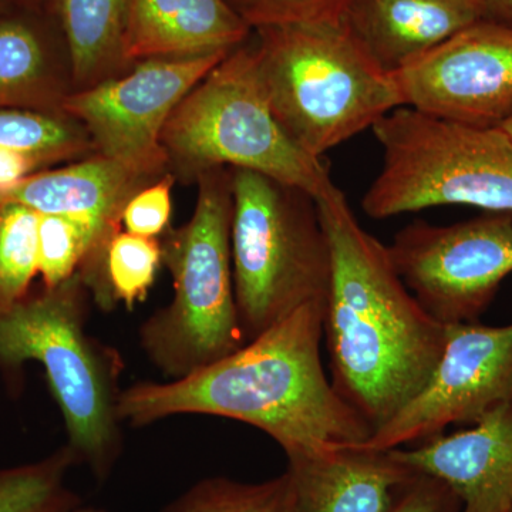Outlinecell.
Listing matches in <instances>:
<instances>
[{
	"label": "cell",
	"mask_w": 512,
	"mask_h": 512,
	"mask_svg": "<svg viewBox=\"0 0 512 512\" xmlns=\"http://www.w3.org/2000/svg\"><path fill=\"white\" fill-rule=\"evenodd\" d=\"M168 173L183 183L218 168L255 171L318 198L335 187L329 165L303 151L269 106L252 35L191 90L165 124Z\"/></svg>",
	"instance_id": "5"
},
{
	"label": "cell",
	"mask_w": 512,
	"mask_h": 512,
	"mask_svg": "<svg viewBox=\"0 0 512 512\" xmlns=\"http://www.w3.org/2000/svg\"><path fill=\"white\" fill-rule=\"evenodd\" d=\"M316 202L332 251L323 322L330 382L375 433L429 383L447 326L421 308L345 192L335 185Z\"/></svg>",
	"instance_id": "2"
},
{
	"label": "cell",
	"mask_w": 512,
	"mask_h": 512,
	"mask_svg": "<svg viewBox=\"0 0 512 512\" xmlns=\"http://www.w3.org/2000/svg\"><path fill=\"white\" fill-rule=\"evenodd\" d=\"M480 19L483 0H350L342 23L393 74Z\"/></svg>",
	"instance_id": "15"
},
{
	"label": "cell",
	"mask_w": 512,
	"mask_h": 512,
	"mask_svg": "<svg viewBox=\"0 0 512 512\" xmlns=\"http://www.w3.org/2000/svg\"><path fill=\"white\" fill-rule=\"evenodd\" d=\"M160 512H295L291 474L285 471L261 483L202 478Z\"/></svg>",
	"instance_id": "23"
},
{
	"label": "cell",
	"mask_w": 512,
	"mask_h": 512,
	"mask_svg": "<svg viewBox=\"0 0 512 512\" xmlns=\"http://www.w3.org/2000/svg\"><path fill=\"white\" fill-rule=\"evenodd\" d=\"M69 512H109V511L103 510V508L82 507V505H80V507L74 508V510L69 511Z\"/></svg>",
	"instance_id": "31"
},
{
	"label": "cell",
	"mask_w": 512,
	"mask_h": 512,
	"mask_svg": "<svg viewBox=\"0 0 512 512\" xmlns=\"http://www.w3.org/2000/svg\"><path fill=\"white\" fill-rule=\"evenodd\" d=\"M511 399L512 323L448 325L443 355L426 387L356 447L386 451L424 443L453 424L477 423Z\"/></svg>",
	"instance_id": "11"
},
{
	"label": "cell",
	"mask_w": 512,
	"mask_h": 512,
	"mask_svg": "<svg viewBox=\"0 0 512 512\" xmlns=\"http://www.w3.org/2000/svg\"><path fill=\"white\" fill-rule=\"evenodd\" d=\"M153 181L126 165L94 153L64 167L47 168L30 175L2 202H16L37 214L63 215L89 225L100 248L99 264L84 281V286L89 288L110 238L123 229L121 215L128 200Z\"/></svg>",
	"instance_id": "14"
},
{
	"label": "cell",
	"mask_w": 512,
	"mask_h": 512,
	"mask_svg": "<svg viewBox=\"0 0 512 512\" xmlns=\"http://www.w3.org/2000/svg\"><path fill=\"white\" fill-rule=\"evenodd\" d=\"M498 128H501V130H503L504 133L507 134V136L510 137L512 140V119L508 120L507 123L503 124V126Z\"/></svg>",
	"instance_id": "32"
},
{
	"label": "cell",
	"mask_w": 512,
	"mask_h": 512,
	"mask_svg": "<svg viewBox=\"0 0 512 512\" xmlns=\"http://www.w3.org/2000/svg\"><path fill=\"white\" fill-rule=\"evenodd\" d=\"M252 35L225 0H130L124 60L178 59L231 52Z\"/></svg>",
	"instance_id": "17"
},
{
	"label": "cell",
	"mask_w": 512,
	"mask_h": 512,
	"mask_svg": "<svg viewBox=\"0 0 512 512\" xmlns=\"http://www.w3.org/2000/svg\"><path fill=\"white\" fill-rule=\"evenodd\" d=\"M0 148L36 158L46 168L94 154L86 128L63 111L0 109Z\"/></svg>",
	"instance_id": "21"
},
{
	"label": "cell",
	"mask_w": 512,
	"mask_h": 512,
	"mask_svg": "<svg viewBox=\"0 0 512 512\" xmlns=\"http://www.w3.org/2000/svg\"><path fill=\"white\" fill-rule=\"evenodd\" d=\"M69 60L73 92L127 69L124 33L130 0H52Z\"/></svg>",
	"instance_id": "19"
},
{
	"label": "cell",
	"mask_w": 512,
	"mask_h": 512,
	"mask_svg": "<svg viewBox=\"0 0 512 512\" xmlns=\"http://www.w3.org/2000/svg\"><path fill=\"white\" fill-rule=\"evenodd\" d=\"M249 29L342 22L350 0H225Z\"/></svg>",
	"instance_id": "26"
},
{
	"label": "cell",
	"mask_w": 512,
	"mask_h": 512,
	"mask_svg": "<svg viewBox=\"0 0 512 512\" xmlns=\"http://www.w3.org/2000/svg\"><path fill=\"white\" fill-rule=\"evenodd\" d=\"M47 170L36 158L0 148V202L30 175Z\"/></svg>",
	"instance_id": "29"
},
{
	"label": "cell",
	"mask_w": 512,
	"mask_h": 512,
	"mask_svg": "<svg viewBox=\"0 0 512 512\" xmlns=\"http://www.w3.org/2000/svg\"><path fill=\"white\" fill-rule=\"evenodd\" d=\"M20 2L33 3L36 2V0H20Z\"/></svg>",
	"instance_id": "34"
},
{
	"label": "cell",
	"mask_w": 512,
	"mask_h": 512,
	"mask_svg": "<svg viewBox=\"0 0 512 512\" xmlns=\"http://www.w3.org/2000/svg\"><path fill=\"white\" fill-rule=\"evenodd\" d=\"M99 259V241L89 225L63 215L39 214L37 271L43 288H56L76 274L84 281Z\"/></svg>",
	"instance_id": "24"
},
{
	"label": "cell",
	"mask_w": 512,
	"mask_h": 512,
	"mask_svg": "<svg viewBox=\"0 0 512 512\" xmlns=\"http://www.w3.org/2000/svg\"><path fill=\"white\" fill-rule=\"evenodd\" d=\"M382 168L362 198L372 220L466 205L512 217V140L501 128L466 126L412 107L372 127Z\"/></svg>",
	"instance_id": "8"
},
{
	"label": "cell",
	"mask_w": 512,
	"mask_h": 512,
	"mask_svg": "<svg viewBox=\"0 0 512 512\" xmlns=\"http://www.w3.org/2000/svg\"><path fill=\"white\" fill-rule=\"evenodd\" d=\"M161 265L160 238L140 237L120 229L104 249L99 271L87 292L103 311H113L120 303L131 311L146 301Z\"/></svg>",
	"instance_id": "20"
},
{
	"label": "cell",
	"mask_w": 512,
	"mask_h": 512,
	"mask_svg": "<svg viewBox=\"0 0 512 512\" xmlns=\"http://www.w3.org/2000/svg\"><path fill=\"white\" fill-rule=\"evenodd\" d=\"M195 184L192 217L160 238L173 299L138 330L144 355L168 380L184 379L245 345L232 271L231 170L208 171Z\"/></svg>",
	"instance_id": "6"
},
{
	"label": "cell",
	"mask_w": 512,
	"mask_h": 512,
	"mask_svg": "<svg viewBox=\"0 0 512 512\" xmlns=\"http://www.w3.org/2000/svg\"><path fill=\"white\" fill-rule=\"evenodd\" d=\"M73 92L69 62H62L35 23L0 19V109L63 111Z\"/></svg>",
	"instance_id": "18"
},
{
	"label": "cell",
	"mask_w": 512,
	"mask_h": 512,
	"mask_svg": "<svg viewBox=\"0 0 512 512\" xmlns=\"http://www.w3.org/2000/svg\"><path fill=\"white\" fill-rule=\"evenodd\" d=\"M295 512H387L416 477L392 451L329 448L288 457Z\"/></svg>",
	"instance_id": "16"
},
{
	"label": "cell",
	"mask_w": 512,
	"mask_h": 512,
	"mask_svg": "<svg viewBox=\"0 0 512 512\" xmlns=\"http://www.w3.org/2000/svg\"><path fill=\"white\" fill-rule=\"evenodd\" d=\"M231 191L235 302L247 343L302 306L328 301L332 251L308 192L248 170H231Z\"/></svg>",
	"instance_id": "7"
},
{
	"label": "cell",
	"mask_w": 512,
	"mask_h": 512,
	"mask_svg": "<svg viewBox=\"0 0 512 512\" xmlns=\"http://www.w3.org/2000/svg\"><path fill=\"white\" fill-rule=\"evenodd\" d=\"M89 299L76 274L0 316V370L16 375L28 362L45 369L66 427V446L103 483L123 453V362L116 350L87 333Z\"/></svg>",
	"instance_id": "3"
},
{
	"label": "cell",
	"mask_w": 512,
	"mask_h": 512,
	"mask_svg": "<svg viewBox=\"0 0 512 512\" xmlns=\"http://www.w3.org/2000/svg\"><path fill=\"white\" fill-rule=\"evenodd\" d=\"M39 214L16 202L0 204V316L28 298L37 271Z\"/></svg>",
	"instance_id": "25"
},
{
	"label": "cell",
	"mask_w": 512,
	"mask_h": 512,
	"mask_svg": "<svg viewBox=\"0 0 512 512\" xmlns=\"http://www.w3.org/2000/svg\"><path fill=\"white\" fill-rule=\"evenodd\" d=\"M456 493L439 478L417 474L403 485L387 512H461Z\"/></svg>",
	"instance_id": "28"
},
{
	"label": "cell",
	"mask_w": 512,
	"mask_h": 512,
	"mask_svg": "<svg viewBox=\"0 0 512 512\" xmlns=\"http://www.w3.org/2000/svg\"><path fill=\"white\" fill-rule=\"evenodd\" d=\"M390 451L416 473L444 481L460 498L461 512L512 510V399L471 429Z\"/></svg>",
	"instance_id": "13"
},
{
	"label": "cell",
	"mask_w": 512,
	"mask_h": 512,
	"mask_svg": "<svg viewBox=\"0 0 512 512\" xmlns=\"http://www.w3.org/2000/svg\"><path fill=\"white\" fill-rule=\"evenodd\" d=\"M326 303L312 302L231 355L184 379L123 389L121 423L147 427L184 414L264 431L286 457L356 447L372 426L333 387L320 355Z\"/></svg>",
	"instance_id": "1"
},
{
	"label": "cell",
	"mask_w": 512,
	"mask_h": 512,
	"mask_svg": "<svg viewBox=\"0 0 512 512\" xmlns=\"http://www.w3.org/2000/svg\"><path fill=\"white\" fill-rule=\"evenodd\" d=\"M406 288L441 325L478 322L512 274V217L485 212L436 225L410 222L387 245Z\"/></svg>",
	"instance_id": "9"
},
{
	"label": "cell",
	"mask_w": 512,
	"mask_h": 512,
	"mask_svg": "<svg viewBox=\"0 0 512 512\" xmlns=\"http://www.w3.org/2000/svg\"><path fill=\"white\" fill-rule=\"evenodd\" d=\"M77 464L64 444L35 463L0 470V512H69L80 507L79 495L66 485L67 473Z\"/></svg>",
	"instance_id": "22"
},
{
	"label": "cell",
	"mask_w": 512,
	"mask_h": 512,
	"mask_svg": "<svg viewBox=\"0 0 512 512\" xmlns=\"http://www.w3.org/2000/svg\"><path fill=\"white\" fill-rule=\"evenodd\" d=\"M484 19L512 25V0H483Z\"/></svg>",
	"instance_id": "30"
},
{
	"label": "cell",
	"mask_w": 512,
	"mask_h": 512,
	"mask_svg": "<svg viewBox=\"0 0 512 512\" xmlns=\"http://www.w3.org/2000/svg\"><path fill=\"white\" fill-rule=\"evenodd\" d=\"M228 53L140 60L116 76L70 93L63 113L86 128L94 153L157 180L168 173L161 146L165 124Z\"/></svg>",
	"instance_id": "10"
},
{
	"label": "cell",
	"mask_w": 512,
	"mask_h": 512,
	"mask_svg": "<svg viewBox=\"0 0 512 512\" xmlns=\"http://www.w3.org/2000/svg\"><path fill=\"white\" fill-rule=\"evenodd\" d=\"M175 177L165 173L138 190L121 215V227L140 237L161 238L170 229Z\"/></svg>",
	"instance_id": "27"
},
{
	"label": "cell",
	"mask_w": 512,
	"mask_h": 512,
	"mask_svg": "<svg viewBox=\"0 0 512 512\" xmlns=\"http://www.w3.org/2000/svg\"><path fill=\"white\" fill-rule=\"evenodd\" d=\"M6 15V0H0V19Z\"/></svg>",
	"instance_id": "33"
},
{
	"label": "cell",
	"mask_w": 512,
	"mask_h": 512,
	"mask_svg": "<svg viewBox=\"0 0 512 512\" xmlns=\"http://www.w3.org/2000/svg\"><path fill=\"white\" fill-rule=\"evenodd\" d=\"M269 106L306 153L322 158L403 106L384 72L342 22L252 30Z\"/></svg>",
	"instance_id": "4"
},
{
	"label": "cell",
	"mask_w": 512,
	"mask_h": 512,
	"mask_svg": "<svg viewBox=\"0 0 512 512\" xmlns=\"http://www.w3.org/2000/svg\"><path fill=\"white\" fill-rule=\"evenodd\" d=\"M511 512H512V510H511Z\"/></svg>",
	"instance_id": "35"
},
{
	"label": "cell",
	"mask_w": 512,
	"mask_h": 512,
	"mask_svg": "<svg viewBox=\"0 0 512 512\" xmlns=\"http://www.w3.org/2000/svg\"><path fill=\"white\" fill-rule=\"evenodd\" d=\"M403 106L466 126L512 119V25L480 19L393 73Z\"/></svg>",
	"instance_id": "12"
}]
</instances>
